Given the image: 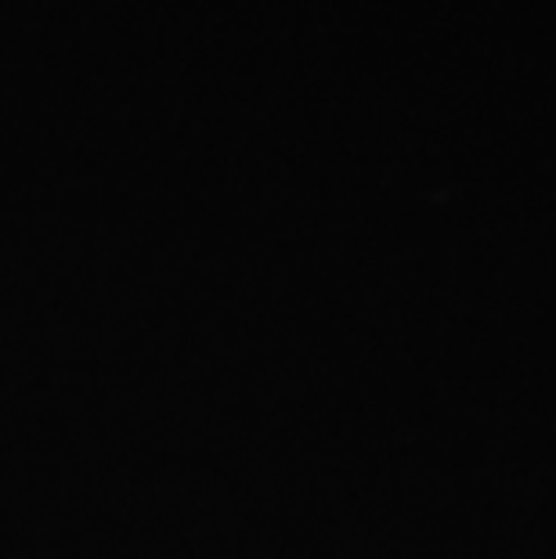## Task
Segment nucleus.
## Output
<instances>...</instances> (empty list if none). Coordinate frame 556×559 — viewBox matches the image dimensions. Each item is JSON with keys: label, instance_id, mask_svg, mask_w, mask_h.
Returning <instances> with one entry per match:
<instances>
[]
</instances>
